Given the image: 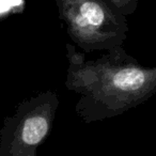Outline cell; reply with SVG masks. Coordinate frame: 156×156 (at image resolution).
Instances as JSON below:
<instances>
[{
  "label": "cell",
  "mask_w": 156,
  "mask_h": 156,
  "mask_svg": "<svg viewBox=\"0 0 156 156\" xmlns=\"http://www.w3.org/2000/svg\"><path fill=\"white\" fill-rule=\"evenodd\" d=\"M56 5L69 37L83 52L123 45L126 16L110 0H56Z\"/></svg>",
  "instance_id": "cell-2"
},
{
  "label": "cell",
  "mask_w": 156,
  "mask_h": 156,
  "mask_svg": "<svg viewBox=\"0 0 156 156\" xmlns=\"http://www.w3.org/2000/svg\"><path fill=\"white\" fill-rule=\"evenodd\" d=\"M111 2L120 10L124 16L135 13L139 5V0H110Z\"/></svg>",
  "instance_id": "cell-4"
},
{
  "label": "cell",
  "mask_w": 156,
  "mask_h": 156,
  "mask_svg": "<svg viewBox=\"0 0 156 156\" xmlns=\"http://www.w3.org/2000/svg\"><path fill=\"white\" fill-rule=\"evenodd\" d=\"M65 87L79 94L75 111L83 123L111 119L143 104L156 94V66H144L123 45L95 60L67 43Z\"/></svg>",
  "instance_id": "cell-1"
},
{
  "label": "cell",
  "mask_w": 156,
  "mask_h": 156,
  "mask_svg": "<svg viewBox=\"0 0 156 156\" xmlns=\"http://www.w3.org/2000/svg\"><path fill=\"white\" fill-rule=\"evenodd\" d=\"M58 107V94L50 90L20 103L0 130V156H37V149L52 129Z\"/></svg>",
  "instance_id": "cell-3"
}]
</instances>
